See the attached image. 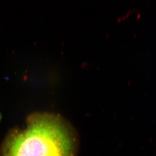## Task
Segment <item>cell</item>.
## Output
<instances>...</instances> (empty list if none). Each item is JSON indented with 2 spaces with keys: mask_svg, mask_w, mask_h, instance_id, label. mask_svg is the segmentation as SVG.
Segmentation results:
<instances>
[{
  "mask_svg": "<svg viewBox=\"0 0 156 156\" xmlns=\"http://www.w3.org/2000/svg\"><path fill=\"white\" fill-rule=\"evenodd\" d=\"M73 130L56 115L37 113L28 118L26 128L8 144L6 156H75Z\"/></svg>",
  "mask_w": 156,
  "mask_h": 156,
  "instance_id": "1",
  "label": "cell"
},
{
  "mask_svg": "<svg viewBox=\"0 0 156 156\" xmlns=\"http://www.w3.org/2000/svg\"><path fill=\"white\" fill-rule=\"evenodd\" d=\"M0 119H1V115H0Z\"/></svg>",
  "mask_w": 156,
  "mask_h": 156,
  "instance_id": "2",
  "label": "cell"
}]
</instances>
